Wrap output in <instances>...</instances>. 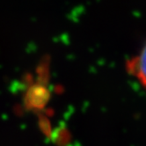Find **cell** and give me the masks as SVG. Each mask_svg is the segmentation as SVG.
<instances>
[{
  "instance_id": "cell-1",
  "label": "cell",
  "mask_w": 146,
  "mask_h": 146,
  "mask_svg": "<svg viewBox=\"0 0 146 146\" xmlns=\"http://www.w3.org/2000/svg\"><path fill=\"white\" fill-rule=\"evenodd\" d=\"M125 69L128 74L137 79L140 86L146 90V42L137 54L126 61Z\"/></svg>"
}]
</instances>
